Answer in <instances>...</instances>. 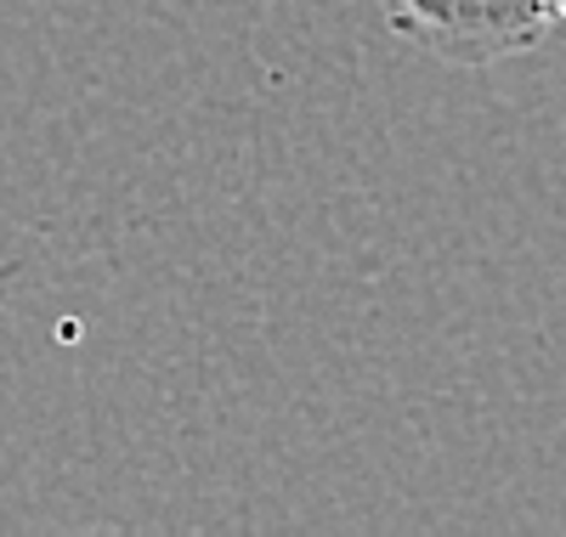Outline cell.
Masks as SVG:
<instances>
[{
	"label": "cell",
	"mask_w": 566,
	"mask_h": 537,
	"mask_svg": "<svg viewBox=\"0 0 566 537\" xmlns=\"http://www.w3.org/2000/svg\"><path fill=\"white\" fill-rule=\"evenodd\" d=\"M397 40L448 69H493L533 52L549 18L538 0H374Z\"/></svg>",
	"instance_id": "obj_1"
},
{
	"label": "cell",
	"mask_w": 566,
	"mask_h": 537,
	"mask_svg": "<svg viewBox=\"0 0 566 537\" xmlns=\"http://www.w3.org/2000/svg\"><path fill=\"white\" fill-rule=\"evenodd\" d=\"M538 7H544L549 23H566V0H538Z\"/></svg>",
	"instance_id": "obj_2"
}]
</instances>
